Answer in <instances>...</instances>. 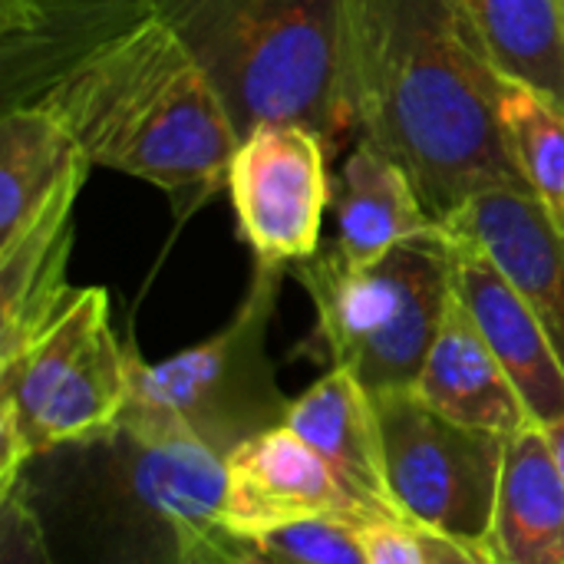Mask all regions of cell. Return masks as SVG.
Masks as SVG:
<instances>
[{
    "mask_svg": "<svg viewBox=\"0 0 564 564\" xmlns=\"http://www.w3.org/2000/svg\"><path fill=\"white\" fill-rule=\"evenodd\" d=\"M456 297L476 321L496 360L516 383L535 426L549 430L564 420V364L522 294L469 238L453 235Z\"/></svg>",
    "mask_w": 564,
    "mask_h": 564,
    "instance_id": "11",
    "label": "cell"
},
{
    "mask_svg": "<svg viewBox=\"0 0 564 564\" xmlns=\"http://www.w3.org/2000/svg\"><path fill=\"white\" fill-rule=\"evenodd\" d=\"M301 519H347L367 525L380 516L357 502L291 426L268 430L225 459L221 525L241 535H264Z\"/></svg>",
    "mask_w": 564,
    "mask_h": 564,
    "instance_id": "9",
    "label": "cell"
},
{
    "mask_svg": "<svg viewBox=\"0 0 564 564\" xmlns=\"http://www.w3.org/2000/svg\"><path fill=\"white\" fill-rule=\"evenodd\" d=\"M129 390L132 347L109 327V294L79 288L33 344L0 360V492L30 459L116 430Z\"/></svg>",
    "mask_w": 564,
    "mask_h": 564,
    "instance_id": "5",
    "label": "cell"
},
{
    "mask_svg": "<svg viewBox=\"0 0 564 564\" xmlns=\"http://www.w3.org/2000/svg\"><path fill=\"white\" fill-rule=\"evenodd\" d=\"M486 545L502 564H564V476L542 426L506 443Z\"/></svg>",
    "mask_w": 564,
    "mask_h": 564,
    "instance_id": "16",
    "label": "cell"
},
{
    "mask_svg": "<svg viewBox=\"0 0 564 564\" xmlns=\"http://www.w3.org/2000/svg\"><path fill=\"white\" fill-rule=\"evenodd\" d=\"M466 7L496 69L564 106V0H466Z\"/></svg>",
    "mask_w": 564,
    "mask_h": 564,
    "instance_id": "18",
    "label": "cell"
},
{
    "mask_svg": "<svg viewBox=\"0 0 564 564\" xmlns=\"http://www.w3.org/2000/svg\"><path fill=\"white\" fill-rule=\"evenodd\" d=\"M291 278L314 304L330 367L354 373L370 397L410 390L456 297L453 238L436 228L364 268L321 248L294 264Z\"/></svg>",
    "mask_w": 564,
    "mask_h": 564,
    "instance_id": "4",
    "label": "cell"
},
{
    "mask_svg": "<svg viewBox=\"0 0 564 564\" xmlns=\"http://www.w3.org/2000/svg\"><path fill=\"white\" fill-rule=\"evenodd\" d=\"M53 116L89 165L155 185L175 221L225 192L235 126L152 0H0V109Z\"/></svg>",
    "mask_w": 564,
    "mask_h": 564,
    "instance_id": "1",
    "label": "cell"
},
{
    "mask_svg": "<svg viewBox=\"0 0 564 564\" xmlns=\"http://www.w3.org/2000/svg\"><path fill=\"white\" fill-rule=\"evenodd\" d=\"M545 440H549L552 456H555V463H558V469H562V476H564V420L545 430Z\"/></svg>",
    "mask_w": 564,
    "mask_h": 564,
    "instance_id": "25",
    "label": "cell"
},
{
    "mask_svg": "<svg viewBox=\"0 0 564 564\" xmlns=\"http://www.w3.org/2000/svg\"><path fill=\"white\" fill-rule=\"evenodd\" d=\"M284 268L254 264V278L235 317L208 340L145 364L132 347V390L122 416L172 430L228 459L238 446L288 423L291 400L281 393L268 354Z\"/></svg>",
    "mask_w": 564,
    "mask_h": 564,
    "instance_id": "6",
    "label": "cell"
},
{
    "mask_svg": "<svg viewBox=\"0 0 564 564\" xmlns=\"http://www.w3.org/2000/svg\"><path fill=\"white\" fill-rule=\"evenodd\" d=\"M284 426H291L330 466L340 486L373 516L403 519L387 486L373 397L357 383L354 373L330 367L311 390L291 400Z\"/></svg>",
    "mask_w": 564,
    "mask_h": 564,
    "instance_id": "14",
    "label": "cell"
},
{
    "mask_svg": "<svg viewBox=\"0 0 564 564\" xmlns=\"http://www.w3.org/2000/svg\"><path fill=\"white\" fill-rule=\"evenodd\" d=\"M443 221L426 208L410 172L377 142L357 135L334 188V251L347 264H373Z\"/></svg>",
    "mask_w": 564,
    "mask_h": 564,
    "instance_id": "13",
    "label": "cell"
},
{
    "mask_svg": "<svg viewBox=\"0 0 564 564\" xmlns=\"http://www.w3.org/2000/svg\"><path fill=\"white\" fill-rule=\"evenodd\" d=\"M347 79L357 135L410 172L440 221L486 188L525 185L499 116L506 76L466 0H350Z\"/></svg>",
    "mask_w": 564,
    "mask_h": 564,
    "instance_id": "2",
    "label": "cell"
},
{
    "mask_svg": "<svg viewBox=\"0 0 564 564\" xmlns=\"http://www.w3.org/2000/svg\"><path fill=\"white\" fill-rule=\"evenodd\" d=\"M499 116L522 182L564 228V106L525 83L506 79Z\"/></svg>",
    "mask_w": 564,
    "mask_h": 564,
    "instance_id": "19",
    "label": "cell"
},
{
    "mask_svg": "<svg viewBox=\"0 0 564 564\" xmlns=\"http://www.w3.org/2000/svg\"><path fill=\"white\" fill-rule=\"evenodd\" d=\"M420 539H423V549H426L430 564H502L489 552L486 542L453 539V535L430 532V529H420Z\"/></svg>",
    "mask_w": 564,
    "mask_h": 564,
    "instance_id": "24",
    "label": "cell"
},
{
    "mask_svg": "<svg viewBox=\"0 0 564 564\" xmlns=\"http://www.w3.org/2000/svg\"><path fill=\"white\" fill-rule=\"evenodd\" d=\"M443 228L489 254L535 311L564 364V228L529 185L486 188L443 218Z\"/></svg>",
    "mask_w": 564,
    "mask_h": 564,
    "instance_id": "10",
    "label": "cell"
},
{
    "mask_svg": "<svg viewBox=\"0 0 564 564\" xmlns=\"http://www.w3.org/2000/svg\"><path fill=\"white\" fill-rule=\"evenodd\" d=\"M251 539L297 564H367L360 525L347 519H301Z\"/></svg>",
    "mask_w": 564,
    "mask_h": 564,
    "instance_id": "20",
    "label": "cell"
},
{
    "mask_svg": "<svg viewBox=\"0 0 564 564\" xmlns=\"http://www.w3.org/2000/svg\"><path fill=\"white\" fill-rule=\"evenodd\" d=\"M367 564H430L420 529L403 519H377L360 525Z\"/></svg>",
    "mask_w": 564,
    "mask_h": 564,
    "instance_id": "23",
    "label": "cell"
},
{
    "mask_svg": "<svg viewBox=\"0 0 564 564\" xmlns=\"http://www.w3.org/2000/svg\"><path fill=\"white\" fill-rule=\"evenodd\" d=\"M373 406L387 486L400 516L430 532L486 542L509 440L453 423L416 387L373 393Z\"/></svg>",
    "mask_w": 564,
    "mask_h": 564,
    "instance_id": "7",
    "label": "cell"
},
{
    "mask_svg": "<svg viewBox=\"0 0 564 564\" xmlns=\"http://www.w3.org/2000/svg\"><path fill=\"white\" fill-rule=\"evenodd\" d=\"M350 0H152L202 66L235 135L268 122L314 129L330 155L357 135L347 79Z\"/></svg>",
    "mask_w": 564,
    "mask_h": 564,
    "instance_id": "3",
    "label": "cell"
},
{
    "mask_svg": "<svg viewBox=\"0 0 564 564\" xmlns=\"http://www.w3.org/2000/svg\"><path fill=\"white\" fill-rule=\"evenodd\" d=\"M0 564H59L20 489L0 496Z\"/></svg>",
    "mask_w": 564,
    "mask_h": 564,
    "instance_id": "22",
    "label": "cell"
},
{
    "mask_svg": "<svg viewBox=\"0 0 564 564\" xmlns=\"http://www.w3.org/2000/svg\"><path fill=\"white\" fill-rule=\"evenodd\" d=\"M175 564H297L271 549H264L258 539L231 532L228 525L215 522H195L182 529L178 542V562Z\"/></svg>",
    "mask_w": 564,
    "mask_h": 564,
    "instance_id": "21",
    "label": "cell"
},
{
    "mask_svg": "<svg viewBox=\"0 0 564 564\" xmlns=\"http://www.w3.org/2000/svg\"><path fill=\"white\" fill-rule=\"evenodd\" d=\"M416 393L453 423L489 430L506 440L525 426H535L516 383L489 350L459 297H453L443 317V327L416 380Z\"/></svg>",
    "mask_w": 564,
    "mask_h": 564,
    "instance_id": "15",
    "label": "cell"
},
{
    "mask_svg": "<svg viewBox=\"0 0 564 564\" xmlns=\"http://www.w3.org/2000/svg\"><path fill=\"white\" fill-rule=\"evenodd\" d=\"M86 172H76L20 235L0 245V360L33 344L79 291L69 288L66 264Z\"/></svg>",
    "mask_w": 564,
    "mask_h": 564,
    "instance_id": "12",
    "label": "cell"
},
{
    "mask_svg": "<svg viewBox=\"0 0 564 564\" xmlns=\"http://www.w3.org/2000/svg\"><path fill=\"white\" fill-rule=\"evenodd\" d=\"M86 169H93L89 159L53 116L30 106L0 109V245Z\"/></svg>",
    "mask_w": 564,
    "mask_h": 564,
    "instance_id": "17",
    "label": "cell"
},
{
    "mask_svg": "<svg viewBox=\"0 0 564 564\" xmlns=\"http://www.w3.org/2000/svg\"><path fill=\"white\" fill-rule=\"evenodd\" d=\"M327 142L297 122H268L238 139L225 192L245 245L261 268L314 258L334 205Z\"/></svg>",
    "mask_w": 564,
    "mask_h": 564,
    "instance_id": "8",
    "label": "cell"
}]
</instances>
